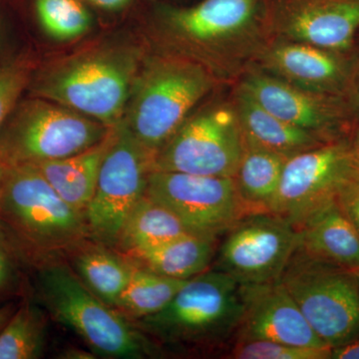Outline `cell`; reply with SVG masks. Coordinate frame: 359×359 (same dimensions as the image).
Here are the masks:
<instances>
[{"label":"cell","mask_w":359,"mask_h":359,"mask_svg":"<svg viewBox=\"0 0 359 359\" xmlns=\"http://www.w3.org/2000/svg\"><path fill=\"white\" fill-rule=\"evenodd\" d=\"M0 223L32 263L75 249L89 238L84 215L66 203L32 165L6 167Z\"/></svg>","instance_id":"6da1fadb"},{"label":"cell","mask_w":359,"mask_h":359,"mask_svg":"<svg viewBox=\"0 0 359 359\" xmlns=\"http://www.w3.org/2000/svg\"><path fill=\"white\" fill-rule=\"evenodd\" d=\"M138 73L134 51L102 48L48 66L32 76V95L114 127L124 118Z\"/></svg>","instance_id":"7a4b0ae2"},{"label":"cell","mask_w":359,"mask_h":359,"mask_svg":"<svg viewBox=\"0 0 359 359\" xmlns=\"http://www.w3.org/2000/svg\"><path fill=\"white\" fill-rule=\"evenodd\" d=\"M243 309L240 283L212 269L189 280L164 309L133 323L163 346L208 351L236 337Z\"/></svg>","instance_id":"3957f363"},{"label":"cell","mask_w":359,"mask_h":359,"mask_svg":"<svg viewBox=\"0 0 359 359\" xmlns=\"http://www.w3.org/2000/svg\"><path fill=\"white\" fill-rule=\"evenodd\" d=\"M39 299L56 320L80 337L95 355L139 359L159 353L158 346L133 321L108 306L60 264H43Z\"/></svg>","instance_id":"277c9868"},{"label":"cell","mask_w":359,"mask_h":359,"mask_svg":"<svg viewBox=\"0 0 359 359\" xmlns=\"http://www.w3.org/2000/svg\"><path fill=\"white\" fill-rule=\"evenodd\" d=\"M212 84L208 71L193 61L156 60L137 75L123 122L142 147L155 156Z\"/></svg>","instance_id":"5b68a950"},{"label":"cell","mask_w":359,"mask_h":359,"mask_svg":"<svg viewBox=\"0 0 359 359\" xmlns=\"http://www.w3.org/2000/svg\"><path fill=\"white\" fill-rule=\"evenodd\" d=\"M112 127L60 104L32 96L20 100L0 129L6 167L62 159L103 140Z\"/></svg>","instance_id":"8992f818"},{"label":"cell","mask_w":359,"mask_h":359,"mask_svg":"<svg viewBox=\"0 0 359 359\" xmlns=\"http://www.w3.org/2000/svg\"><path fill=\"white\" fill-rule=\"evenodd\" d=\"M316 334L334 348L359 335L355 273L297 248L280 278Z\"/></svg>","instance_id":"52a82bcc"},{"label":"cell","mask_w":359,"mask_h":359,"mask_svg":"<svg viewBox=\"0 0 359 359\" xmlns=\"http://www.w3.org/2000/svg\"><path fill=\"white\" fill-rule=\"evenodd\" d=\"M154 156L127 128L123 120L101 166L86 212L89 238L115 249L125 221L145 195Z\"/></svg>","instance_id":"ba28073f"},{"label":"cell","mask_w":359,"mask_h":359,"mask_svg":"<svg viewBox=\"0 0 359 359\" xmlns=\"http://www.w3.org/2000/svg\"><path fill=\"white\" fill-rule=\"evenodd\" d=\"M244 151L237 111L216 106L187 118L156 153L152 171L233 178Z\"/></svg>","instance_id":"9c48e42d"},{"label":"cell","mask_w":359,"mask_h":359,"mask_svg":"<svg viewBox=\"0 0 359 359\" xmlns=\"http://www.w3.org/2000/svg\"><path fill=\"white\" fill-rule=\"evenodd\" d=\"M212 269L240 285L280 280L299 248L297 229L273 212L245 214L224 233Z\"/></svg>","instance_id":"30bf717a"},{"label":"cell","mask_w":359,"mask_h":359,"mask_svg":"<svg viewBox=\"0 0 359 359\" xmlns=\"http://www.w3.org/2000/svg\"><path fill=\"white\" fill-rule=\"evenodd\" d=\"M358 159L351 143L334 140L289 158L269 212L294 228L332 201L358 175Z\"/></svg>","instance_id":"8fae6325"},{"label":"cell","mask_w":359,"mask_h":359,"mask_svg":"<svg viewBox=\"0 0 359 359\" xmlns=\"http://www.w3.org/2000/svg\"><path fill=\"white\" fill-rule=\"evenodd\" d=\"M145 195L164 205L197 235L223 237L247 214L235 180L179 172L152 171Z\"/></svg>","instance_id":"7c38bea8"},{"label":"cell","mask_w":359,"mask_h":359,"mask_svg":"<svg viewBox=\"0 0 359 359\" xmlns=\"http://www.w3.org/2000/svg\"><path fill=\"white\" fill-rule=\"evenodd\" d=\"M241 89L283 121L327 141L337 140L332 134L346 123L348 114L344 95L309 91L273 75L255 73Z\"/></svg>","instance_id":"4fadbf2b"},{"label":"cell","mask_w":359,"mask_h":359,"mask_svg":"<svg viewBox=\"0 0 359 359\" xmlns=\"http://www.w3.org/2000/svg\"><path fill=\"white\" fill-rule=\"evenodd\" d=\"M240 292L244 309L236 339L269 340L297 346H328L309 327L280 280L240 285Z\"/></svg>","instance_id":"5bb4252c"},{"label":"cell","mask_w":359,"mask_h":359,"mask_svg":"<svg viewBox=\"0 0 359 359\" xmlns=\"http://www.w3.org/2000/svg\"><path fill=\"white\" fill-rule=\"evenodd\" d=\"M276 25L292 41L348 51L359 34V0H276Z\"/></svg>","instance_id":"9a60e30c"},{"label":"cell","mask_w":359,"mask_h":359,"mask_svg":"<svg viewBox=\"0 0 359 359\" xmlns=\"http://www.w3.org/2000/svg\"><path fill=\"white\" fill-rule=\"evenodd\" d=\"M264 61L273 76L299 88L335 95L349 88L351 63L341 52L292 41L273 47Z\"/></svg>","instance_id":"2e32d148"},{"label":"cell","mask_w":359,"mask_h":359,"mask_svg":"<svg viewBox=\"0 0 359 359\" xmlns=\"http://www.w3.org/2000/svg\"><path fill=\"white\" fill-rule=\"evenodd\" d=\"M259 0H203L169 14L172 28L185 39L205 45H221L240 39L254 23Z\"/></svg>","instance_id":"e0dca14e"},{"label":"cell","mask_w":359,"mask_h":359,"mask_svg":"<svg viewBox=\"0 0 359 359\" xmlns=\"http://www.w3.org/2000/svg\"><path fill=\"white\" fill-rule=\"evenodd\" d=\"M299 248L340 268L359 269V233L337 200L316 210L299 226Z\"/></svg>","instance_id":"ac0fdd59"},{"label":"cell","mask_w":359,"mask_h":359,"mask_svg":"<svg viewBox=\"0 0 359 359\" xmlns=\"http://www.w3.org/2000/svg\"><path fill=\"white\" fill-rule=\"evenodd\" d=\"M236 111L245 147L262 149L289 159L332 142L283 121L264 109L243 89L238 93Z\"/></svg>","instance_id":"d6986e66"},{"label":"cell","mask_w":359,"mask_h":359,"mask_svg":"<svg viewBox=\"0 0 359 359\" xmlns=\"http://www.w3.org/2000/svg\"><path fill=\"white\" fill-rule=\"evenodd\" d=\"M114 127L107 136L82 152L32 164L58 195L85 216L93 194L106 153L114 137Z\"/></svg>","instance_id":"ffe728a7"},{"label":"cell","mask_w":359,"mask_h":359,"mask_svg":"<svg viewBox=\"0 0 359 359\" xmlns=\"http://www.w3.org/2000/svg\"><path fill=\"white\" fill-rule=\"evenodd\" d=\"M218 238L190 233L151 249L123 255L135 266L178 280H190L210 269Z\"/></svg>","instance_id":"44dd1931"},{"label":"cell","mask_w":359,"mask_h":359,"mask_svg":"<svg viewBox=\"0 0 359 359\" xmlns=\"http://www.w3.org/2000/svg\"><path fill=\"white\" fill-rule=\"evenodd\" d=\"M190 233H195L171 210L144 195L125 221L115 250L128 255Z\"/></svg>","instance_id":"7402d4cb"},{"label":"cell","mask_w":359,"mask_h":359,"mask_svg":"<svg viewBox=\"0 0 359 359\" xmlns=\"http://www.w3.org/2000/svg\"><path fill=\"white\" fill-rule=\"evenodd\" d=\"M93 242V241H92ZM74 257V273L96 297L115 308L126 287L134 264L121 252L99 243L79 245Z\"/></svg>","instance_id":"603a6c76"},{"label":"cell","mask_w":359,"mask_h":359,"mask_svg":"<svg viewBox=\"0 0 359 359\" xmlns=\"http://www.w3.org/2000/svg\"><path fill=\"white\" fill-rule=\"evenodd\" d=\"M287 160L276 153L245 146L233 180L247 214L269 211Z\"/></svg>","instance_id":"cb8c5ba5"},{"label":"cell","mask_w":359,"mask_h":359,"mask_svg":"<svg viewBox=\"0 0 359 359\" xmlns=\"http://www.w3.org/2000/svg\"><path fill=\"white\" fill-rule=\"evenodd\" d=\"M188 280L168 278L134 264L115 309L132 321L152 316L164 309Z\"/></svg>","instance_id":"d4e9b609"},{"label":"cell","mask_w":359,"mask_h":359,"mask_svg":"<svg viewBox=\"0 0 359 359\" xmlns=\"http://www.w3.org/2000/svg\"><path fill=\"white\" fill-rule=\"evenodd\" d=\"M46 320L39 306L25 302L0 330V359H37L43 354Z\"/></svg>","instance_id":"484cf974"},{"label":"cell","mask_w":359,"mask_h":359,"mask_svg":"<svg viewBox=\"0 0 359 359\" xmlns=\"http://www.w3.org/2000/svg\"><path fill=\"white\" fill-rule=\"evenodd\" d=\"M35 11L45 32L56 39H76L91 25V16L78 0H35Z\"/></svg>","instance_id":"4316f807"},{"label":"cell","mask_w":359,"mask_h":359,"mask_svg":"<svg viewBox=\"0 0 359 359\" xmlns=\"http://www.w3.org/2000/svg\"><path fill=\"white\" fill-rule=\"evenodd\" d=\"M330 347L290 346L269 340H237L230 358L236 359H332Z\"/></svg>","instance_id":"83f0119b"},{"label":"cell","mask_w":359,"mask_h":359,"mask_svg":"<svg viewBox=\"0 0 359 359\" xmlns=\"http://www.w3.org/2000/svg\"><path fill=\"white\" fill-rule=\"evenodd\" d=\"M32 65L26 58H16L0 65V129L29 86Z\"/></svg>","instance_id":"f1b7e54d"},{"label":"cell","mask_w":359,"mask_h":359,"mask_svg":"<svg viewBox=\"0 0 359 359\" xmlns=\"http://www.w3.org/2000/svg\"><path fill=\"white\" fill-rule=\"evenodd\" d=\"M20 262H26L25 257L0 223V295L6 294L18 285Z\"/></svg>","instance_id":"f546056e"},{"label":"cell","mask_w":359,"mask_h":359,"mask_svg":"<svg viewBox=\"0 0 359 359\" xmlns=\"http://www.w3.org/2000/svg\"><path fill=\"white\" fill-rule=\"evenodd\" d=\"M337 202L359 233V176L358 174L340 189Z\"/></svg>","instance_id":"4dcf8cb0"},{"label":"cell","mask_w":359,"mask_h":359,"mask_svg":"<svg viewBox=\"0 0 359 359\" xmlns=\"http://www.w3.org/2000/svg\"><path fill=\"white\" fill-rule=\"evenodd\" d=\"M332 359H359V335L348 344L332 348Z\"/></svg>","instance_id":"1f68e13d"},{"label":"cell","mask_w":359,"mask_h":359,"mask_svg":"<svg viewBox=\"0 0 359 359\" xmlns=\"http://www.w3.org/2000/svg\"><path fill=\"white\" fill-rule=\"evenodd\" d=\"M349 91L353 92L359 106V57L355 63H351V81H349Z\"/></svg>","instance_id":"d6a6232c"},{"label":"cell","mask_w":359,"mask_h":359,"mask_svg":"<svg viewBox=\"0 0 359 359\" xmlns=\"http://www.w3.org/2000/svg\"><path fill=\"white\" fill-rule=\"evenodd\" d=\"M89 1L101 8L115 11L126 6L129 0H89Z\"/></svg>","instance_id":"836d02e7"},{"label":"cell","mask_w":359,"mask_h":359,"mask_svg":"<svg viewBox=\"0 0 359 359\" xmlns=\"http://www.w3.org/2000/svg\"><path fill=\"white\" fill-rule=\"evenodd\" d=\"M14 311H15V308L11 304H4L0 308V330L4 327L7 320L13 316Z\"/></svg>","instance_id":"e575fe53"},{"label":"cell","mask_w":359,"mask_h":359,"mask_svg":"<svg viewBox=\"0 0 359 359\" xmlns=\"http://www.w3.org/2000/svg\"><path fill=\"white\" fill-rule=\"evenodd\" d=\"M65 358H79V359H90V358H95L96 355L92 351L90 353H86V351H72V349H69V351H66L65 355H63Z\"/></svg>","instance_id":"d590c367"},{"label":"cell","mask_w":359,"mask_h":359,"mask_svg":"<svg viewBox=\"0 0 359 359\" xmlns=\"http://www.w3.org/2000/svg\"><path fill=\"white\" fill-rule=\"evenodd\" d=\"M351 148H353L354 154H355L356 158L359 160V129L358 132H356L355 138L353 143L351 144Z\"/></svg>","instance_id":"8d00e7d4"},{"label":"cell","mask_w":359,"mask_h":359,"mask_svg":"<svg viewBox=\"0 0 359 359\" xmlns=\"http://www.w3.org/2000/svg\"><path fill=\"white\" fill-rule=\"evenodd\" d=\"M6 167L0 162V188H1L2 182H4V174H6Z\"/></svg>","instance_id":"74e56055"},{"label":"cell","mask_w":359,"mask_h":359,"mask_svg":"<svg viewBox=\"0 0 359 359\" xmlns=\"http://www.w3.org/2000/svg\"><path fill=\"white\" fill-rule=\"evenodd\" d=\"M354 273H355L356 278H358V287H359V269H358V271H354Z\"/></svg>","instance_id":"f35d334b"},{"label":"cell","mask_w":359,"mask_h":359,"mask_svg":"<svg viewBox=\"0 0 359 359\" xmlns=\"http://www.w3.org/2000/svg\"><path fill=\"white\" fill-rule=\"evenodd\" d=\"M358 176H359V160H358Z\"/></svg>","instance_id":"ab89813d"}]
</instances>
